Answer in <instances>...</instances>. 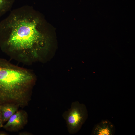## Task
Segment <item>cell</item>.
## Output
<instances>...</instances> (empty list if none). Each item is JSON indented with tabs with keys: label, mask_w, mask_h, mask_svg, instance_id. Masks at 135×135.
Wrapping results in <instances>:
<instances>
[{
	"label": "cell",
	"mask_w": 135,
	"mask_h": 135,
	"mask_svg": "<svg viewBox=\"0 0 135 135\" xmlns=\"http://www.w3.org/2000/svg\"><path fill=\"white\" fill-rule=\"evenodd\" d=\"M42 20L32 6L12 10L0 22V47L12 59L26 65L43 60L48 37Z\"/></svg>",
	"instance_id": "cell-1"
},
{
	"label": "cell",
	"mask_w": 135,
	"mask_h": 135,
	"mask_svg": "<svg viewBox=\"0 0 135 135\" xmlns=\"http://www.w3.org/2000/svg\"><path fill=\"white\" fill-rule=\"evenodd\" d=\"M36 80L31 70L0 58V104L13 103L20 107L27 105Z\"/></svg>",
	"instance_id": "cell-2"
},
{
	"label": "cell",
	"mask_w": 135,
	"mask_h": 135,
	"mask_svg": "<svg viewBox=\"0 0 135 135\" xmlns=\"http://www.w3.org/2000/svg\"><path fill=\"white\" fill-rule=\"evenodd\" d=\"M88 115L87 110L84 104L78 101L72 102L70 108L62 114L68 132L71 134L77 132L85 122Z\"/></svg>",
	"instance_id": "cell-3"
},
{
	"label": "cell",
	"mask_w": 135,
	"mask_h": 135,
	"mask_svg": "<svg viewBox=\"0 0 135 135\" xmlns=\"http://www.w3.org/2000/svg\"><path fill=\"white\" fill-rule=\"evenodd\" d=\"M28 121L26 112L23 110H18L10 117L3 128L10 131H18L23 128Z\"/></svg>",
	"instance_id": "cell-4"
},
{
	"label": "cell",
	"mask_w": 135,
	"mask_h": 135,
	"mask_svg": "<svg viewBox=\"0 0 135 135\" xmlns=\"http://www.w3.org/2000/svg\"><path fill=\"white\" fill-rule=\"evenodd\" d=\"M115 131V127L113 124L108 120H104L94 126L92 134L94 135H112Z\"/></svg>",
	"instance_id": "cell-5"
},
{
	"label": "cell",
	"mask_w": 135,
	"mask_h": 135,
	"mask_svg": "<svg viewBox=\"0 0 135 135\" xmlns=\"http://www.w3.org/2000/svg\"><path fill=\"white\" fill-rule=\"evenodd\" d=\"M20 107L18 104L12 103L0 104V112L3 123L7 122L17 111Z\"/></svg>",
	"instance_id": "cell-6"
},
{
	"label": "cell",
	"mask_w": 135,
	"mask_h": 135,
	"mask_svg": "<svg viewBox=\"0 0 135 135\" xmlns=\"http://www.w3.org/2000/svg\"><path fill=\"white\" fill-rule=\"evenodd\" d=\"M15 0H0V16L11 9Z\"/></svg>",
	"instance_id": "cell-7"
},
{
	"label": "cell",
	"mask_w": 135,
	"mask_h": 135,
	"mask_svg": "<svg viewBox=\"0 0 135 135\" xmlns=\"http://www.w3.org/2000/svg\"><path fill=\"white\" fill-rule=\"evenodd\" d=\"M3 122L2 121L1 115L0 112V128L3 127Z\"/></svg>",
	"instance_id": "cell-8"
},
{
	"label": "cell",
	"mask_w": 135,
	"mask_h": 135,
	"mask_svg": "<svg viewBox=\"0 0 135 135\" xmlns=\"http://www.w3.org/2000/svg\"><path fill=\"white\" fill-rule=\"evenodd\" d=\"M29 134H30L29 133H28V132H22L21 133H20L19 134L20 135H30Z\"/></svg>",
	"instance_id": "cell-9"
},
{
	"label": "cell",
	"mask_w": 135,
	"mask_h": 135,
	"mask_svg": "<svg viewBox=\"0 0 135 135\" xmlns=\"http://www.w3.org/2000/svg\"><path fill=\"white\" fill-rule=\"evenodd\" d=\"M7 135V134L5 132H0V135Z\"/></svg>",
	"instance_id": "cell-10"
}]
</instances>
